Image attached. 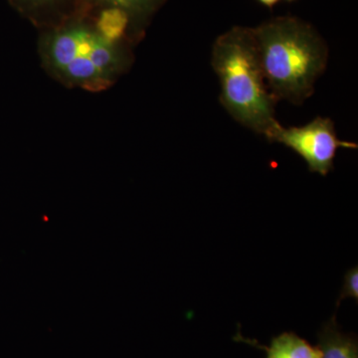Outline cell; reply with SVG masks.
Returning a JSON list of instances; mask_svg holds the SVG:
<instances>
[{"label":"cell","mask_w":358,"mask_h":358,"mask_svg":"<svg viewBox=\"0 0 358 358\" xmlns=\"http://www.w3.org/2000/svg\"><path fill=\"white\" fill-rule=\"evenodd\" d=\"M266 138L293 150L305 160L310 171L322 176L333 171L339 148H357L355 143L339 140L334 122L324 117H317L301 127L284 128L279 124Z\"/></svg>","instance_id":"obj_4"},{"label":"cell","mask_w":358,"mask_h":358,"mask_svg":"<svg viewBox=\"0 0 358 358\" xmlns=\"http://www.w3.org/2000/svg\"><path fill=\"white\" fill-rule=\"evenodd\" d=\"M62 0H10L13 6L22 11H32L36 9L46 8L52 6H56Z\"/></svg>","instance_id":"obj_10"},{"label":"cell","mask_w":358,"mask_h":358,"mask_svg":"<svg viewBox=\"0 0 358 358\" xmlns=\"http://www.w3.org/2000/svg\"><path fill=\"white\" fill-rule=\"evenodd\" d=\"M348 298H355L358 300V268H350L345 274V282L338 300V305L341 301Z\"/></svg>","instance_id":"obj_9"},{"label":"cell","mask_w":358,"mask_h":358,"mask_svg":"<svg viewBox=\"0 0 358 358\" xmlns=\"http://www.w3.org/2000/svg\"><path fill=\"white\" fill-rule=\"evenodd\" d=\"M317 348L322 358H358L357 338L341 333L334 317L320 329Z\"/></svg>","instance_id":"obj_5"},{"label":"cell","mask_w":358,"mask_h":358,"mask_svg":"<svg viewBox=\"0 0 358 358\" xmlns=\"http://www.w3.org/2000/svg\"><path fill=\"white\" fill-rule=\"evenodd\" d=\"M47 53L60 74L82 86L106 83L119 64L115 43L103 38L95 26L84 23L56 30L47 41Z\"/></svg>","instance_id":"obj_3"},{"label":"cell","mask_w":358,"mask_h":358,"mask_svg":"<svg viewBox=\"0 0 358 358\" xmlns=\"http://www.w3.org/2000/svg\"><path fill=\"white\" fill-rule=\"evenodd\" d=\"M266 83L279 102L301 105L313 95L315 85L329 61V48L312 26L282 16L253 28Z\"/></svg>","instance_id":"obj_1"},{"label":"cell","mask_w":358,"mask_h":358,"mask_svg":"<svg viewBox=\"0 0 358 358\" xmlns=\"http://www.w3.org/2000/svg\"><path fill=\"white\" fill-rule=\"evenodd\" d=\"M266 358H322L317 346H313L306 339L294 333H284L275 336L268 348Z\"/></svg>","instance_id":"obj_6"},{"label":"cell","mask_w":358,"mask_h":358,"mask_svg":"<svg viewBox=\"0 0 358 358\" xmlns=\"http://www.w3.org/2000/svg\"><path fill=\"white\" fill-rule=\"evenodd\" d=\"M107 7H117L131 16L148 15L162 0H99Z\"/></svg>","instance_id":"obj_8"},{"label":"cell","mask_w":358,"mask_h":358,"mask_svg":"<svg viewBox=\"0 0 358 358\" xmlns=\"http://www.w3.org/2000/svg\"><path fill=\"white\" fill-rule=\"evenodd\" d=\"M286 1H288V2H294V1H296V0H286Z\"/></svg>","instance_id":"obj_12"},{"label":"cell","mask_w":358,"mask_h":358,"mask_svg":"<svg viewBox=\"0 0 358 358\" xmlns=\"http://www.w3.org/2000/svg\"><path fill=\"white\" fill-rule=\"evenodd\" d=\"M257 1L262 6L268 7V8H273L279 3L280 0H257Z\"/></svg>","instance_id":"obj_11"},{"label":"cell","mask_w":358,"mask_h":358,"mask_svg":"<svg viewBox=\"0 0 358 358\" xmlns=\"http://www.w3.org/2000/svg\"><path fill=\"white\" fill-rule=\"evenodd\" d=\"M129 16L117 7H105L99 13L96 21V29L112 43L119 41L128 30Z\"/></svg>","instance_id":"obj_7"},{"label":"cell","mask_w":358,"mask_h":358,"mask_svg":"<svg viewBox=\"0 0 358 358\" xmlns=\"http://www.w3.org/2000/svg\"><path fill=\"white\" fill-rule=\"evenodd\" d=\"M211 66L220 84V102L240 124L268 136L279 126L275 103L266 83L253 28L233 27L212 47Z\"/></svg>","instance_id":"obj_2"}]
</instances>
